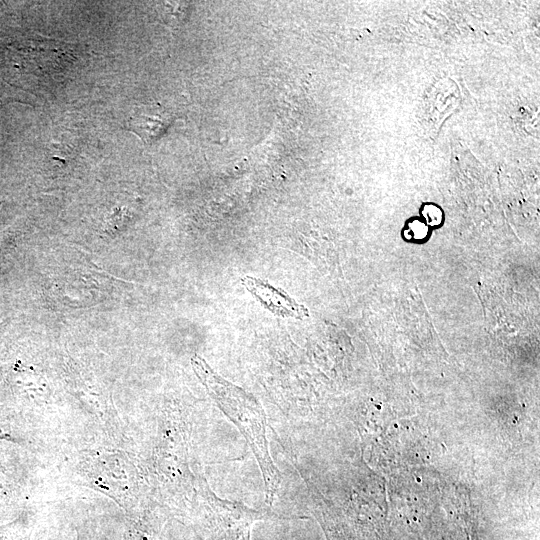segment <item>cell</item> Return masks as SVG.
<instances>
[{
  "instance_id": "1",
  "label": "cell",
  "mask_w": 540,
  "mask_h": 540,
  "mask_svg": "<svg viewBox=\"0 0 540 540\" xmlns=\"http://www.w3.org/2000/svg\"><path fill=\"white\" fill-rule=\"evenodd\" d=\"M191 365L214 401L246 438L263 474L266 501L271 503L281 476L269 455L261 406L248 392L219 376L199 355L192 356Z\"/></svg>"
},
{
  "instance_id": "4",
  "label": "cell",
  "mask_w": 540,
  "mask_h": 540,
  "mask_svg": "<svg viewBox=\"0 0 540 540\" xmlns=\"http://www.w3.org/2000/svg\"><path fill=\"white\" fill-rule=\"evenodd\" d=\"M423 216L427 223L433 226L438 225L442 219L441 210L434 205L425 206L423 209Z\"/></svg>"
},
{
  "instance_id": "6",
  "label": "cell",
  "mask_w": 540,
  "mask_h": 540,
  "mask_svg": "<svg viewBox=\"0 0 540 540\" xmlns=\"http://www.w3.org/2000/svg\"><path fill=\"white\" fill-rule=\"evenodd\" d=\"M6 482L3 476L0 475V501L3 500L6 496Z\"/></svg>"
},
{
  "instance_id": "8",
  "label": "cell",
  "mask_w": 540,
  "mask_h": 540,
  "mask_svg": "<svg viewBox=\"0 0 540 540\" xmlns=\"http://www.w3.org/2000/svg\"><path fill=\"white\" fill-rule=\"evenodd\" d=\"M0 540H12L11 538H9L8 536L6 535H2L0 534Z\"/></svg>"
},
{
  "instance_id": "5",
  "label": "cell",
  "mask_w": 540,
  "mask_h": 540,
  "mask_svg": "<svg viewBox=\"0 0 540 540\" xmlns=\"http://www.w3.org/2000/svg\"><path fill=\"white\" fill-rule=\"evenodd\" d=\"M410 230L414 232L416 238H422L427 232L426 226L420 222L410 224Z\"/></svg>"
},
{
  "instance_id": "3",
  "label": "cell",
  "mask_w": 540,
  "mask_h": 540,
  "mask_svg": "<svg viewBox=\"0 0 540 540\" xmlns=\"http://www.w3.org/2000/svg\"><path fill=\"white\" fill-rule=\"evenodd\" d=\"M172 122L171 115L158 105L140 106L129 118L128 126L144 142L160 138Z\"/></svg>"
},
{
  "instance_id": "7",
  "label": "cell",
  "mask_w": 540,
  "mask_h": 540,
  "mask_svg": "<svg viewBox=\"0 0 540 540\" xmlns=\"http://www.w3.org/2000/svg\"><path fill=\"white\" fill-rule=\"evenodd\" d=\"M7 435V429L3 422L0 420V438L5 437Z\"/></svg>"
},
{
  "instance_id": "2",
  "label": "cell",
  "mask_w": 540,
  "mask_h": 540,
  "mask_svg": "<svg viewBox=\"0 0 540 540\" xmlns=\"http://www.w3.org/2000/svg\"><path fill=\"white\" fill-rule=\"evenodd\" d=\"M241 282L252 296L274 315L296 319L309 316L308 309L298 304L285 291L251 276L243 277Z\"/></svg>"
}]
</instances>
